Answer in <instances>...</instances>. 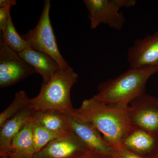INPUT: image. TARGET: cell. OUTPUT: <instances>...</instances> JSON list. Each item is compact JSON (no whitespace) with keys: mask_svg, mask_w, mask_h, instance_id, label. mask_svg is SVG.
<instances>
[{"mask_svg":"<svg viewBox=\"0 0 158 158\" xmlns=\"http://www.w3.org/2000/svg\"><path fill=\"white\" fill-rule=\"evenodd\" d=\"M70 113L93 125L113 149L121 146L131 125L127 109L105 104L94 96L85 100L80 108H74Z\"/></svg>","mask_w":158,"mask_h":158,"instance_id":"6da1fadb","label":"cell"},{"mask_svg":"<svg viewBox=\"0 0 158 158\" xmlns=\"http://www.w3.org/2000/svg\"><path fill=\"white\" fill-rule=\"evenodd\" d=\"M73 133L56 138L35 154L34 158H77L90 149Z\"/></svg>","mask_w":158,"mask_h":158,"instance_id":"ba28073f","label":"cell"},{"mask_svg":"<svg viewBox=\"0 0 158 158\" xmlns=\"http://www.w3.org/2000/svg\"><path fill=\"white\" fill-rule=\"evenodd\" d=\"M7 156H8L10 158H34V156H26L20 155L11 152L9 153Z\"/></svg>","mask_w":158,"mask_h":158,"instance_id":"603a6c76","label":"cell"},{"mask_svg":"<svg viewBox=\"0 0 158 158\" xmlns=\"http://www.w3.org/2000/svg\"><path fill=\"white\" fill-rule=\"evenodd\" d=\"M51 7L50 1L45 0L37 25L22 37L31 48L48 54L56 60L61 69H66L69 65L58 47L50 18Z\"/></svg>","mask_w":158,"mask_h":158,"instance_id":"277c9868","label":"cell"},{"mask_svg":"<svg viewBox=\"0 0 158 158\" xmlns=\"http://www.w3.org/2000/svg\"><path fill=\"white\" fill-rule=\"evenodd\" d=\"M127 58L131 68L158 67V32L136 40L129 48Z\"/></svg>","mask_w":158,"mask_h":158,"instance_id":"9c48e42d","label":"cell"},{"mask_svg":"<svg viewBox=\"0 0 158 158\" xmlns=\"http://www.w3.org/2000/svg\"><path fill=\"white\" fill-rule=\"evenodd\" d=\"M130 124L158 136L157 98L144 93L130 103L127 109Z\"/></svg>","mask_w":158,"mask_h":158,"instance_id":"52a82bcc","label":"cell"},{"mask_svg":"<svg viewBox=\"0 0 158 158\" xmlns=\"http://www.w3.org/2000/svg\"><path fill=\"white\" fill-rule=\"evenodd\" d=\"M34 118L50 131L58 133L72 132L69 128L66 114L60 111L52 110H37L34 113Z\"/></svg>","mask_w":158,"mask_h":158,"instance_id":"5bb4252c","label":"cell"},{"mask_svg":"<svg viewBox=\"0 0 158 158\" xmlns=\"http://www.w3.org/2000/svg\"><path fill=\"white\" fill-rule=\"evenodd\" d=\"M0 158H10L8 156L4 155L0 156Z\"/></svg>","mask_w":158,"mask_h":158,"instance_id":"cb8c5ba5","label":"cell"},{"mask_svg":"<svg viewBox=\"0 0 158 158\" xmlns=\"http://www.w3.org/2000/svg\"><path fill=\"white\" fill-rule=\"evenodd\" d=\"M157 99H158V98H157Z\"/></svg>","mask_w":158,"mask_h":158,"instance_id":"484cf974","label":"cell"},{"mask_svg":"<svg viewBox=\"0 0 158 158\" xmlns=\"http://www.w3.org/2000/svg\"><path fill=\"white\" fill-rule=\"evenodd\" d=\"M35 111L29 107L7 120L0 130V156L10 152L11 141L27 123L34 116Z\"/></svg>","mask_w":158,"mask_h":158,"instance_id":"7c38bea8","label":"cell"},{"mask_svg":"<svg viewBox=\"0 0 158 158\" xmlns=\"http://www.w3.org/2000/svg\"><path fill=\"white\" fill-rule=\"evenodd\" d=\"M71 133L72 132L58 133L50 131L34 120L33 138L35 154L41 150L53 140Z\"/></svg>","mask_w":158,"mask_h":158,"instance_id":"2e32d148","label":"cell"},{"mask_svg":"<svg viewBox=\"0 0 158 158\" xmlns=\"http://www.w3.org/2000/svg\"><path fill=\"white\" fill-rule=\"evenodd\" d=\"M78 75L69 66L60 69L47 84L42 83L39 94L30 99L29 107L35 111L39 110H57L68 114L73 110L70 91L77 81Z\"/></svg>","mask_w":158,"mask_h":158,"instance_id":"3957f363","label":"cell"},{"mask_svg":"<svg viewBox=\"0 0 158 158\" xmlns=\"http://www.w3.org/2000/svg\"><path fill=\"white\" fill-rule=\"evenodd\" d=\"M158 144L156 137L132 125H131L121 142L123 147L143 157L157 147Z\"/></svg>","mask_w":158,"mask_h":158,"instance_id":"8fae6325","label":"cell"},{"mask_svg":"<svg viewBox=\"0 0 158 158\" xmlns=\"http://www.w3.org/2000/svg\"><path fill=\"white\" fill-rule=\"evenodd\" d=\"M113 149V156L114 158H150L138 155L121 146Z\"/></svg>","mask_w":158,"mask_h":158,"instance_id":"d6986e66","label":"cell"},{"mask_svg":"<svg viewBox=\"0 0 158 158\" xmlns=\"http://www.w3.org/2000/svg\"><path fill=\"white\" fill-rule=\"evenodd\" d=\"M156 158H158V144L157 147V154H156Z\"/></svg>","mask_w":158,"mask_h":158,"instance_id":"d4e9b609","label":"cell"},{"mask_svg":"<svg viewBox=\"0 0 158 158\" xmlns=\"http://www.w3.org/2000/svg\"><path fill=\"white\" fill-rule=\"evenodd\" d=\"M30 99L23 90L15 94L13 101L6 109L0 114V127L7 120L27 107L30 104Z\"/></svg>","mask_w":158,"mask_h":158,"instance_id":"ac0fdd59","label":"cell"},{"mask_svg":"<svg viewBox=\"0 0 158 158\" xmlns=\"http://www.w3.org/2000/svg\"><path fill=\"white\" fill-rule=\"evenodd\" d=\"M16 5L15 0H1L0 8L2 7H11Z\"/></svg>","mask_w":158,"mask_h":158,"instance_id":"7402d4cb","label":"cell"},{"mask_svg":"<svg viewBox=\"0 0 158 158\" xmlns=\"http://www.w3.org/2000/svg\"><path fill=\"white\" fill-rule=\"evenodd\" d=\"M1 37L10 48L18 53L30 47L27 41L19 34L15 27L11 15Z\"/></svg>","mask_w":158,"mask_h":158,"instance_id":"e0dca14e","label":"cell"},{"mask_svg":"<svg viewBox=\"0 0 158 158\" xmlns=\"http://www.w3.org/2000/svg\"><path fill=\"white\" fill-rule=\"evenodd\" d=\"M66 114L71 131L90 149L113 155V148L93 125L77 118L71 113Z\"/></svg>","mask_w":158,"mask_h":158,"instance_id":"30bf717a","label":"cell"},{"mask_svg":"<svg viewBox=\"0 0 158 158\" xmlns=\"http://www.w3.org/2000/svg\"><path fill=\"white\" fill-rule=\"evenodd\" d=\"M77 158H114L112 155L107 154L104 153L89 149L82 155Z\"/></svg>","mask_w":158,"mask_h":158,"instance_id":"44dd1931","label":"cell"},{"mask_svg":"<svg viewBox=\"0 0 158 158\" xmlns=\"http://www.w3.org/2000/svg\"><path fill=\"white\" fill-rule=\"evenodd\" d=\"M37 73L32 66L10 48L0 38V88L15 85L33 74Z\"/></svg>","mask_w":158,"mask_h":158,"instance_id":"8992f818","label":"cell"},{"mask_svg":"<svg viewBox=\"0 0 158 158\" xmlns=\"http://www.w3.org/2000/svg\"><path fill=\"white\" fill-rule=\"evenodd\" d=\"M88 11L90 28L95 29L100 25L107 24L111 28L119 31L125 23L122 8H129L136 5L135 0H84Z\"/></svg>","mask_w":158,"mask_h":158,"instance_id":"5b68a950","label":"cell"},{"mask_svg":"<svg viewBox=\"0 0 158 158\" xmlns=\"http://www.w3.org/2000/svg\"><path fill=\"white\" fill-rule=\"evenodd\" d=\"M158 67L130 68L114 79L100 83L94 98L105 104L127 110L134 99L145 93L146 83Z\"/></svg>","mask_w":158,"mask_h":158,"instance_id":"7a4b0ae2","label":"cell"},{"mask_svg":"<svg viewBox=\"0 0 158 158\" xmlns=\"http://www.w3.org/2000/svg\"><path fill=\"white\" fill-rule=\"evenodd\" d=\"M34 123L33 116L12 139L10 152L26 156H34L35 154L33 138Z\"/></svg>","mask_w":158,"mask_h":158,"instance_id":"9a60e30c","label":"cell"},{"mask_svg":"<svg viewBox=\"0 0 158 158\" xmlns=\"http://www.w3.org/2000/svg\"><path fill=\"white\" fill-rule=\"evenodd\" d=\"M11 7L0 8V30L2 33L6 29L7 22L10 15Z\"/></svg>","mask_w":158,"mask_h":158,"instance_id":"ffe728a7","label":"cell"},{"mask_svg":"<svg viewBox=\"0 0 158 158\" xmlns=\"http://www.w3.org/2000/svg\"><path fill=\"white\" fill-rule=\"evenodd\" d=\"M20 56L42 77L44 84L50 81L60 69L58 63L52 57L40 51L29 47L19 53Z\"/></svg>","mask_w":158,"mask_h":158,"instance_id":"4fadbf2b","label":"cell"}]
</instances>
